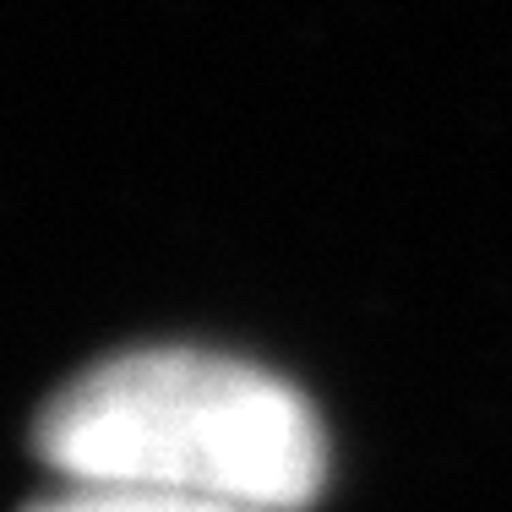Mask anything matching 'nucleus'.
I'll return each mask as SVG.
<instances>
[{"mask_svg": "<svg viewBox=\"0 0 512 512\" xmlns=\"http://www.w3.org/2000/svg\"><path fill=\"white\" fill-rule=\"evenodd\" d=\"M39 458L71 485L300 512L327 485V431L284 376L207 349L93 365L39 414Z\"/></svg>", "mask_w": 512, "mask_h": 512, "instance_id": "1", "label": "nucleus"}, {"mask_svg": "<svg viewBox=\"0 0 512 512\" xmlns=\"http://www.w3.org/2000/svg\"><path fill=\"white\" fill-rule=\"evenodd\" d=\"M28 512H251L202 496H169V491H126V485H71L60 496H44Z\"/></svg>", "mask_w": 512, "mask_h": 512, "instance_id": "2", "label": "nucleus"}]
</instances>
